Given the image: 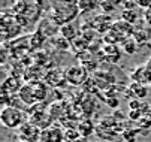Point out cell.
Here are the masks:
<instances>
[{
    "instance_id": "cell-1",
    "label": "cell",
    "mask_w": 151,
    "mask_h": 142,
    "mask_svg": "<svg viewBox=\"0 0 151 142\" xmlns=\"http://www.w3.org/2000/svg\"><path fill=\"white\" fill-rule=\"evenodd\" d=\"M0 120L5 127L8 129H15L18 130L24 123H27V115L23 109H19L18 106H12L8 105L2 109L0 112Z\"/></svg>"
},
{
    "instance_id": "cell-2",
    "label": "cell",
    "mask_w": 151,
    "mask_h": 142,
    "mask_svg": "<svg viewBox=\"0 0 151 142\" xmlns=\"http://www.w3.org/2000/svg\"><path fill=\"white\" fill-rule=\"evenodd\" d=\"M132 33H133L132 24H129L127 21H124V19L115 21L109 29V37L114 39V42H124L126 39L130 37Z\"/></svg>"
},
{
    "instance_id": "cell-3",
    "label": "cell",
    "mask_w": 151,
    "mask_h": 142,
    "mask_svg": "<svg viewBox=\"0 0 151 142\" xmlns=\"http://www.w3.org/2000/svg\"><path fill=\"white\" fill-rule=\"evenodd\" d=\"M40 135L42 130L32 121H27L18 129V138L21 142H40Z\"/></svg>"
},
{
    "instance_id": "cell-4",
    "label": "cell",
    "mask_w": 151,
    "mask_h": 142,
    "mask_svg": "<svg viewBox=\"0 0 151 142\" xmlns=\"http://www.w3.org/2000/svg\"><path fill=\"white\" fill-rule=\"evenodd\" d=\"M40 142H66V135L57 126H50L42 130Z\"/></svg>"
},
{
    "instance_id": "cell-5",
    "label": "cell",
    "mask_w": 151,
    "mask_h": 142,
    "mask_svg": "<svg viewBox=\"0 0 151 142\" xmlns=\"http://www.w3.org/2000/svg\"><path fill=\"white\" fill-rule=\"evenodd\" d=\"M85 75H87V72H85V69L81 67V66H70V67H68L66 72H64L66 81L70 82L72 85H81L85 81Z\"/></svg>"
},
{
    "instance_id": "cell-6",
    "label": "cell",
    "mask_w": 151,
    "mask_h": 142,
    "mask_svg": "<svg viewBox=\"0 0 151 142\" xmlns=\"http://www.w3.org/2000/svg\"><path fill=\"white\" fill-rule=\"evenodd\" d=\"M103 2L105 0H78V6H79V11L88 12L97 6H102Z\"/></svg>"
},
{
    "instance_id": "cell-7",
    "label": "cell",
    "mask_w": 151,
    "mask_h": 142,
    "mask_svg": "<svg viewBox=\"0 0 151 142\" xmlns=\"http://www.w3.org/2000/svg\"><path fill=\"white\" fill-rule=\"evenodd\" d=\"M123 49H124L126 54H135L136 49H138V40H135L132 37L126 39L123 42Z\"/></svg>"
},
{
    "instance_id": "cell-8",
    "label": "cell",
    "mask_w": 151,
    "mask_h": 142,
    "mask_svg": "<svg viewBox=\"0 0 151 142\" xmlns=\"http://www.w3.org/2000/svg\"><path fill=\"white\" fill-rule=\"evenodd\" d=\"M136 3H138V6H142L147 9L151 8V0H136Z\"/></svg>"
},
{
    "instance_id": "cell-9",
    "label": "cell",
    "mask_w": 151,
    "mask_h": 142,
    "mask_svg": "<svg viewBox=\"0 0 151 142\" xmlns=\"http://www.w3.org/2000/svg\"><path fill=\"white\" fill-rule=\"evenodd\" d=\"M145 69H147V70H148V72L151 73V58L148 60V63H147V66H145Z\"/></svg>"
},
{
    "instance_id": "cell-10",
    "label": "cell",
    "mask_w": 151,
    "mask_h": 142,
    "mask_svg": "<svg viewBox=\"0 0 151 142\" xmlns=\"http://www.w3.org/2000/svg\"><path fill=\"white\" fill-rule=\"evenodd\" d=\"M75 142H87V141H85L84 138H79V139H78V141H75Z\"/></svg>"
},
{
    "instance_id": "cell-11",
    "label": "cell",
    "mask_w": 151,
    "mask_h": 142,
    "mask_svg": "<svg viewBox=\"0 0 151 142\" xmlns=\"http://www.w3.org/2000/svg\"><path fill=\"white\" fill-rule=\"evenodd\" d=\"M94 142H108V141H103V139H100V141H94Z\"/></svg>"
}]
</instances>
